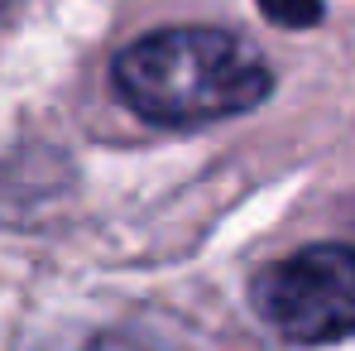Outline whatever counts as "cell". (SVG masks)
Returning a JSON list of instances; mask_svg holds the SVG:
<instances>
[{"mask_svg": "<svg viewBox=\"0 0 355 351\" xmlns=\"http://www.w3.org/2000/svg\"><path fill=\"white\" fill-rule=\"evenodd\" d=\"M120 101L149 125H211L254 111L274 72L254 44L207 24H173L135 39L111 67Z\"/></svg>", "mask_w": 355, "mask_h": 351, "instance_id": "1", "label": "cell"}, {"mask_svg": "<svg viewBox=\"0 0 355 351\" xmlns=\"http://www.w3.org/2000/svg\"><path fill=\"white\" fill-rule=\"evenodd\" d=\"M254 313L297 347L355 337V245H302L254 275Z\"/></svg>", "mask_w": 355, "mask_h": 351, "instance_id": "2", "label": "cell"}, {"mask_svg": "<svg viewBox=\"0 0 355 351\" xmlns=\"http://www.w3.org/2000/svg\"><path fill=\"white\" fill-rule=\"evenodd\" d=\"M259 15L284 29H307L322 19V0H259Z\"/></svg>", "mask_w": 355, "mask_h": 351, "instance_id": "3", "label": "cell"}, {"mask_svg": "<svg viewBox=\"0 0 355 351\" xmlns=\"http://www.w3.org/2000/svg\"><path fill=\"white\" fill-rule=\"evenodd\" d=\"M67 351H149V347L139 337H125V332H101V337H87V342H77Z\"/></svg>", "mask_w": 355, "mask_h": 351, "instance_id": "4", "label": "cell"}]
</instances>
